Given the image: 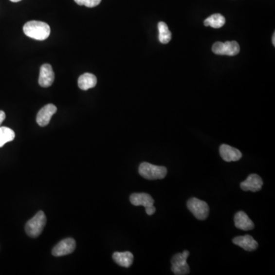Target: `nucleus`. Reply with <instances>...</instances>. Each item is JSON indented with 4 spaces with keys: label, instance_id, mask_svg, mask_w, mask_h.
<instances>
[{
    "label": "nucleus",
    "instance_id": "1",
    "mask_svg": "<svg viewBox=\"0 0 275 275\" xmlns=\"http://www.w3.org/2000/svg\"><path fill=\"white\" fill-rule=\"evenodd\" d=\"M23 32L31 38L43 41L50 36L51 29L48 24L43 21H30L24 25Z\"/></svg>",
    "mask_w": 275,
    "mask_h": 275
},
{
    "label": "nucleus",
    "instance_id": "2",
    "mask_svg": "<svg viewBox=\"0 0 275 275\" xmlns=\"http://www.w3.org/2000/svg\"><path fill=\"white\" fill-rule=\"evenodd\" d=\"M139 173L145 179L154 181L164 179L167 175V170L164 166H158L147 162H143L139 165Z\"/></svg>",
    "mask_w": 275,
    "mask_h": 275
},
{
    "label": "nucleus",
    "instance_id": "3",
    "mask_svg": "<svg viewBox=\"0 0 275 275\" xmlns=\"http://www.w3.org/2000/svg\"><path fill=\"white\" fill-rule=\"evenodd\" d=\"M46 225V217L42 211L37 212L34 217L27 222L25 225V232L32 238H36L42 233Z\"/></svg>",
    "mask_w": 275,
    "mask_h": 275
},
{
    "label": "nucleus",
    "instance_id": "4",
    "mask_svg": "<svg viewBox=\"0 0 275 275\" xmlns=\"http://www.w3.org/2000/svg\"><path fill=\"white\" fill-rule=\"evenodd\" d=\"M190 252L183 251L182 253L174 255L171 259V270L176 275H186L190 274V267L186 263Z\"/></svg>",
    "mask_w": 275,
    "mask_h": 275
},
{
    "label": "nucleus",
    "instance_id": "5",
    "mask_svg": "<svg viewBox=\"0 0 275 275\" xmlns=\"http://www.w3.org/2000/svg\"><path fill=\"white\" fill-rule=\"evenodd\" d=\"M130 202L135 206H144L146 213L148 216L153 215L156 211V209L154 206L155 201L150 194L146 193L132 194L130 196Z\"/></svg>",
    "mask_w": 275,
    "mask_h": 275
},
{
    "label": "nucleus",
    "instance_id": "6",
    "mask_svg": "<svg viewBox=\"0 0 275 275\" xmlns=\"http://www.w3.org/2000/svg\"><path fill=\"white\" fill-rule=\"evenodd\" d=\"M186 206L197 220H205L209 216L210 208L205 201L193 197L187 201Z\"/></svg>",
    "mask_w": 275,
    "mask_h": 275
},
{
    "label": "nucleus",
    "instance_id": "7",
    "mask_svg": "<svg viewBox=\"0 0 275 275\" xmlns=\"http://www.w3.org/2000/svg\"><path fill=\"white\" fill-rule=\"evenodd\" d=\"M213 53L218 55L236 56L240 52V46L237 41H225V42L214 43L212 47Z\"/></svg>",
    "mask_w": 275,
    "mask_h": 275
},
{
    "label": "nucleus",
    "instance_id": "8",
    "mask_svg": "<svg viewBox=\"0 0 275 275\" xmlns=\"http://www.w3.org/2000/svg\"><path fill=\"white\" fill-rule=\"evenodd\" d=\"M76 249V241L73 238H68L60 241L57 245H55L52 255L55 257L67 256L71 254Z\"/></svg>",
    "mask_w": 275,
    "mask_h": 275
},
{
    "label": "nucleus",
    "instance_id": "9",
    "mask_svg": "<svg viewBox=\"0 0 275 275\" xmlns=\"http://www.w3.org/2000/svg\"><path fill=\"white\" fill-rule=\"evenodd\" d=\"M56 112H57V107L54 104H48L42 107L39 112H37L36 122L41 127H45L49 124L52 116L54 114L56 113Z\"/></svg>",
    "mask_w": 275,
    "mask_h": 275
},
{
    "label": "nucleus",
    "instance_id": "10",
    "mask_svg": "<svg viewBox=\"0 0 275 275\" xmlns=\"http://www.w3.org/2000/svg\"><path fill=\"white\" fill-rule=\"evenodd\" d=\"M263 181L259 175L252 174L245 181L240 183V187L244 191H260L262 187Z\"/></svg>",
    "mask_w": 275,
    "mask_h": 275
},
{
    "label": "nucleus",
    "instance_id": "11",
    "mask_svg": "<svg viewBox=\"0 0 275 275\" xmlns=\"http://www.w3.org/2000/svg\"><path fill=\"white\" fill-rule=\"evenodd\" d=\"M220 154L221 158L226 162H237L242 157L239 150L225 144L220 146Z\"/></svg>",
    "mask_w": 275,
    "mask_h": 275
},
{
    "label": "nucleus",
    "instance_id": "12",
    "mask_svg": "<svg viewBox=\"0 0 275 275\" xmlns=\"http://www.w3.org/2000/svg\"><path fill=\"white\" fill-rule=\"evenodd\" d=\"M55 80V73L51 64H43L40 69L38 84L41 87H48L52 85Z\"/></svg>",
    "mask_w": 275,
    "mask_h": 275
},
{
    "label": "nucleus",
    "instance_id": "13",
    "mask_svg": "<svg viewBox=\"0 0 275 275\" xmlns=\"http://www.w3.org/2000/svg\"><path fill=\"white\" fill-rule=\"evenodd\" d=\"M233 242L235 245L241 247L247 252H253L256 250L258 247V244L256 240H255L254 238L249 235L236 237L233 238Z\"/></svg>",
    "mask_w": 275,
    "mask_h": 275
},
{
    "label": "nucleus",
    "instance_id": "14",
    "mask_svg": "<svg viewBox=\"0 0 275 275\" xmlns=\"http://www.w3.org/2000/svg\"><path fill=\"white\" fill-rule=\"evenodd\" d=\"M234 222L236 227L244 231H249L254 229V222L249 218V216L243 211L236 213L234 217Z\"/></svg>",
    "mask_w": 275,
    "mask_h": 275
},
{
    "label": "nucleus",
    "instance_id": "15",
    "mask_svg": "<svg viewBox=\"0 0 275 275\" xmlns=\"http://www.w3.org/2000/svg\"><path fill=\"white\" fill-rule=\"evenodd\" d=\"M112 258L121 267L129 268L133 263L134 256L129 252H114Z\"/></svg>",
    "mask_w": 275,
    "mask_h": 275
},
{
    "label": "nucleus",
    "instance_id": "16",
    "mask_svg": "<svg viewBox=\"0 0 275 275\" xmlns=\"http://www.w3.org/2000/svg\"><path fill=\"white\" fill-rule=\"evenodd\" d=\"M96 84H97V79L92 73H84L78 79V87L82 91H87L91 88H93Z\"/></svg>",
    "mask_w": 275,
    "mask_h": 275
},
{
    "label": "nucleus",
    "instance_id": "17",
    "mask_svg": "<svg viewBox=\"0 0 275 275\" xmlns=\"http://www.w3.org/2000/svg\"><path fill=\"white\" fill-rule=\"evenodd\" d=\"M225 17L220 13L212 15L204 21L205 26H210L213 29L222 28L225 25Z\"/></svg>",
    "mask_w": 275,
    "mask_h": 275
},
{
    "label": "nucleus",
    "instance_id": "18",
    "mask_svg": "<svg viewBox=\"0 0 275 275\" xmlns=\"http://www.w3.org/2000/svg\"><path fill=\"white\" fill-rule=\"evenodd\" d=\"M159 32V41L162 44H167L171 40V32L169 30L167 24L164 21H160L158 25Z\"/></svg>",
    "mask_w": 275,
    "mask_h": 275
},
{
    "label": "nucleus",
    "instance_id": "19",
    "mask_svg": "<svg viewBox=\"0 0 275 275\" xmlns=\"http://www.w3.org/2000/svg\"><path fill=\"white\" fill-rule=\"evenodd\" d=\"M16 134L14 131L8 127L0 126V147L4 146L7 142L14 140Z\"/></svg>",
    "mask_w": 275,
    "mask_h": 275
},
{
    "label": "nucleus",
    "instance_id": "20",
    "mask_svg": "<svg viewBox=\"0 0 275 275\" xmlns=\"http://www.w3.org/2000/svg\"><path fill=\"white\" fill-rule=\"evenodd\" d=\"M76 4L80 5H85L88 8H93L97 6L101 2L102 0H74Z\"/></svg>",
    "mask_w": 275,
    "mask_h": 275
},
{
    "label": "nucleus",
    "instance_id": "21",
    "mask_svg": "<svg viewBox=\"0 0 275 275\" xmlns=\"http://www.w3.org/2000/svg\"><path fill=\"white\" fill-rule=\"evenodd\" d=\"M5 113L2 111V110H0V126L2 125V123H3V121L5 120Z\"/></svg>",
    "mask_w": 275,
    "mask_h": 275
},
{
    "label": "nucleus",
    "instance_id": "22",
    "mask_svg": "<svg viewBox=\"0 0 275 275\" xmlns=\"http://www.w3.org/2000/svg\"><path fill=\"white\" fill-rule=\"evenodd\" d=\"M272 43H273L274 46H275V33H274L273 37H272Z\"/></svg>",
    "mask_w": 275,
    "mask_h": 275
},
{
    "label": "nucleus",
    "instance_id": "23",
    "mask_svg": "<svg viewBox=\"0 0 275 275\" xmlns=\"http://www.w3.org/2000/svg\"><path fill=\"white\" fill-rule=\"evenodd\" d=\"M11 2H20V1H21V0H10Z\"/></svg>",
    "mask_w": 275,
    "mask_h": 275
}]
</instances>
